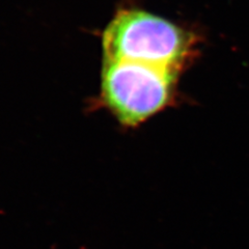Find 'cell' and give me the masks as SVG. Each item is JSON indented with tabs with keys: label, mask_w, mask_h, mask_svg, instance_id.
Segmentation results:
<instances>
[{
	"label": "cell",
	"mask_w": 249,
	"mask_h": 249,
	"mask_svg": "<svg viewBox=\"0 0 249 249\" xmlns=\"http://www.w3.org/2000/svg\"><path fill=\"white\" fill-rule=\"evenodd\" d=\"M191 36L145 11L121 10L103 31L104 60L142 62L177 72L191 49Z\"/></svg>",
	"instance_id": "cell-1"
},
{
	"label": "cell",
	"mask_w": 249,
	"mask_h": 249,
	"mask_svg": "<svg viewBox=\"0 0 249 249\" xmlns=\"http://www.w3.org/2000/svg\"><path fill=\"white\" fill-rule=\"evenodd\" d=\"M175 77L174 71L142 62L104 60L100 98L121 124L138 127L168 104Z\"/></svg>",
	"instance_id": "cell-2"
}]
</instances>
